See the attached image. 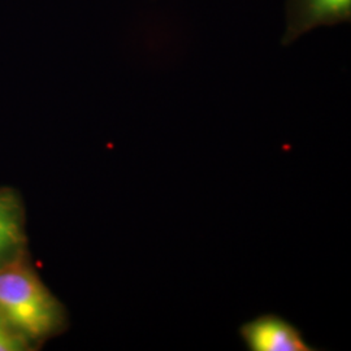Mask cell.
Segmentation results:
<instances>
[{"label":"cell","mask_w":351,"mask_h":351,"mask_svg":"<svg viewBox=\"0 0 351 351\" xmlns=\"http://www.w3.org/2000/svg\"><path fill=\"white\" fill-rule=\"evenodd\" d=\"M0 316L34 350L69 326L63 302L39 277L30 255L0 269Z\"/></svg>","instance_id":"cell-1"},{"label":"cell","mask_w":351,"mask_h":351,"mask_svg":"<svg viewBox=\"0 0 351 351\" xmlns=\"http://www.w3.org/2000/svg\"><path fill=\"white\" fill-rule=\"evenodd\" d=\"M351 0H288L285 4L284 46L320 26L350 23Z\"/></svg>","instance_id":"cell-2"},{"label":"cell","mask_w":351,"mask_h":351,"mask_svg":"<svg viewBox=\"0 0 351 351\" xmlns=\"http://www.w3.org/2000/svg\"><path fill=\"white\" fill-rule=\"evenodd\" d=\"M26 207L21 193L0 188V269L29 256Z\"/></svg>","instance_id":"cell-3"},{"label":"cell","mask_w":351,"mask_h":351,"mask_svg":"<svg viewBox=\"0 0 351 351\" xmlns=\"http://www.w3.org/2000/svg\"><path fill=\"white\" fill-rule=\"evenodd\" d=\"M241 339L251 351H314L297 326L274 314L261 315L239 328Z\"/></svg>","instance_id":"cell-4"},{"label":"cell","mask_w":351,"mask_h":351,"mask_svg":"<svg viewBox=\"0 0 351 351\" xmlns=\"http://www.w3.org/2000/svg\"><path fill=\"white\" fill-rule=\"evenodd\" d=\"M0 351H34L0 316Z\"/></svg>","instance_id":"cell-5"}]
</instances>
